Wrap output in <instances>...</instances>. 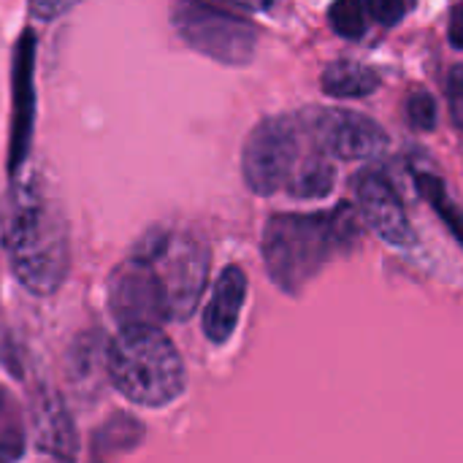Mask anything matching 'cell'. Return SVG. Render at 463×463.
Instances as JSON below:
<instances>
[{"mask_svg": "<svg viewBox=\"0 0 463 463\" xmlns=\"http://www.w3.org/2000/svg\"><path fill=\"white\" fill-rule=\"evenodd\" d=\"M0 244L27 293L52 296L68 279L71 225L41 171L14 176L0 195Z\"/></svg>", "mask_w": 463, "mask_h": 463, "instance_id": "obj_1", "label": "cell"}, {"mask_svg": "<svg viewBox=\"0 0 463 463\" xmlns=\"http://www.w3.org/2000/svg\"><path fill=\"white\" fill-rule=\"evenodd\" d=\"M361 239L358 212L350 201L326 212H279L266 220L260 255L269 279L285 293L298 296L339 252Z\"/></svg>", "mask_w": 463, "mask_h": 463, "instance_id": "obj_2", "label": "cell"}, {"mask_svg": "<svg viewBox=\"0 0 463 463\" xmlns=\"http://www.w3.org/2000/svg\"><path fill=\"white\" fill-rule=\"evenodd\" d=\"M106 372L111 388L144 410H163L187 388L184 361L160 326H122L109 342Z\"/></svg>", "mask_w": 463, "mask_h": 463, "instance_id": "obj_3", "label": "cell"}, {"mask_svg": "<svg viewBox=\"0 0 463 463\" xmlns=\"http://www.w3.org/2000/svg\"><path fill=\"white\" fill-rule=\"evenodd\" d=\"M171 24L193 52L228 68L252 62L258 52V27L241 14L206 0H176L171 8Z\"/></svg>", "mask_w": 463, "mask_h": 463, "instance_id": "obj_4", "label": "cell"}, {"mask_svg": "<svg viewBox=\"0 0 463 463\" xmlns=\"http://www.w3.org/2000/svg\"><path fill=\"white\" fill-rule=\"evenodd\" d=\"M133 250H138L157 266L168 290L174 320H187L198 309L209 279L206 241H201L190 231L152 228Z\"/></svg>", "mask_w": 463, "mask_h": 463, "instance_id": "obj_5", "label": "cell"}, {"mask_svg": "<svg viewBox=\"0 0 463 463\" xmlns=\"http://www.w3.org/2000/svg\"><path fill=\"white\" fill-rule=\"evenodd\" d=\"M304 128L298 117H263L247 136L241 149V179L250 193L269 198L288 187L301 160Z\"/></svg>", "mask_w": 463, "mask_h": 463, "instance_id": "obj_6", "label": "cell"}, {"mask_svg": "<svg viewBox=\"0 0 463 463\" xmlns=\"http://www.w3.org/2000/svg\"><path fill=\"white\" fill-rule=\"evenodd\" d=\"M106 304L117 326H163L174 320L165 282L157 266L138 250L122 260L106 282Z\"/></svg>", "mask_w": 463, "mask_h": 463, "instance_id": "obj_7", "label": "cell"}, {"mask_svg": "<svg viewBox=\"0 0 463 463\" xmlns=\"http://www.w3.org/2000/svg\"><path fill=\"white\" fill-rule=\"evenodd\" d=\"M298 122L320 152L345 163L374 160L388 146V133L366 114L345 109H307L298 114Z\"/></svg>", "mask_w": 463, "mask_h": 463, "instance_id": "obj_8", "label": "cell"}, {"mask_svg": "<svg viewBox=\"0 0 463 463\" xmlns=\"http://www.w3.org/2000/svg\"><path fill=\"white\" fill-rule=\"evenodd\" d=\"M355 198H358V214L385 244L396 250H410L418 244L410 214L396 187L383 171L364 168L355 176Z\"/></svg>", "mask_w": 463, "mask_h": 463, "instance_id": "obj_9", "label": "cell"}, {"mask_svg": "<svg viewBox=\"0 0 463 463\" xmlns=\"http://www.w3.org/2000/svg\"><path fill=\"white\" fill-rule=\"evenodd\" d=\"M35 38L24 33L16 43V62H14V122H11V152H8V171L16 176L27 160L30 141H33V117H35Z\"/></svg>", "mask_w": 463, "mask_h": 463, "instance_id": "obj_10", "label": "cell"}, {"mask_svg": "<svg viewBox=\"0 0 463 463\" xmlns=\"http://www.w3.org/2000/svg\"><path fill=\"white\" fill-rule=\"evenodd\" d=\"M30 426H33V439L35 448L60 461H73L79 458V437L73 418L65 407V402L52 391V388H38L33 402H30Z\"/></svg>", "mask_w": 463, "mask_h": 463, "instance_id": "obj_11", "label": "cell"}, {"mask_svg": "<svg viewBox=\"0 0 463 463\" xmlns=\"http://www.w3.org/2000/svg\"><path fill=\"white\" fill-rule=\"evenodd\" d=\"M247 301V274L239 266H225L212 288L209 304L203 307L201 328L212 345H225L239 328L241 309Z\"/></svg>", "mask_w": 463, "mask_h": 463, "instance_id": "obj_12", "label": "cell"}, {"mask_svg": "<svg viewBox=\"0 0 463 463\" xmlns=\"http://www.w3.org/2000/svg\"><path fill=\"white\" fill-rule=\"evenodd\" d=\"M320 87L328 98H339V100H355V98H366L380 87V76L374 68L355 62V60H336L331 65H326L323 76H320Z\"/></svg>", "mask_w": 463, "mask_h": 463, "instance_id": "obj_13", "label": "cell"}, {"mask_svg": "<svg viewBox=\"0 0 463 463\" xmlns=\"http://www.w3.org/2000/svg\"><path fill=\"white\" fill-rule=\"evenodd\" d=\"M334 184H336V168L328 163V155L320 152L315 157L298 160L285 190L298 201H320L331 195Z\"/></svg>", "mask_w": 463, "mask_h": 463, "instance_id": "obj_14", "label": "cell"}, {"mask_svg": "<svg viewBox=\"0 0 463 463\" xmlns=\"http://www.w3.org/2000/svg\"><path fill=\"white\" fill-rule=\"evenodd\" d=\"M27 450V426L16 399L0 385V461H19Z\"/></svg>", "mask_w": 463, "mask_h": 463, "instance_id": "obj_15", "label": "cell"}, {"mask_svg": "<svg viewBox=\"0 0 463 463\" xmlns=\"http://www.w3.org/2000/svg\"><path fill=\"white\" fill-rule=\"evenodd\" d=\"M415 184H418V193L429 201V206L439 214V220L448 225V231L458 239V244L463 247V212L450 198L448 184L439 176L426 174V171H415Z\"/></svg>", "mask_w": 463, "mask_h": 463, "instance_id": "obj_16", "label": "cell"}, {"mask_svg": "<svg viewBox=\"0 0 463 463\" xmlns=\"http://www.w3.org/2000/svg\"><path fill=\"white\" fill-rule=\"evenodd\" d=\"M366 5L364 0H334L328 5V24L334 27V33L339 38L347 41H358L366 35L369 19H366Z\"/></svg>", "mask_w": 463, "mask_h": 463, "instance_id": "obj_17", "label": "cell"}, {"mask_svg": "<svg viewBox=\"0 0 463 463\" xmlns=\"http://www.w3.org/2000/svg\"><path fill=\"white\" fill-rule=\"evenodd\" d=\"M407 119L415 130L431 133L439 125V103L429 90H415L407 98Z\"/></svg>", "mask_w": 463, "mask_h": 463, "instance_id": "obj_18", "label": "cell"}, {"mask_svg": "<svg viewBox=\"0 0 463 463\" xmlns=\"http://www.w3.org/2000/svg\"><path fill=\"white\" fill-rule=\"evenodd\" d=\"M445 95H448V111L453 125L463 133V65H453L445 81Z\"/></svg>", "mask_w": 463, "mask_h": 463, "instance_id": "obj_19", "label": "cell"}, {"mask_svg": "<svg viewBox=\"0 0 463 463\" xmlns=\"http://www.w3.org/2000/svg\"><path fill=\"white\" fill-rule=\"evenodd\" d=\"M364 5L383 27H396L407 14L404 0H364Z\"/></svg>", "mask_w": 463, "mask_h": 463, "instance_id": "obj_20", "label": "cell"}, {"mask_svg": "<svg viewBox=\"0 0 463 463\" xmlns=\"http://www.w3.org/2000/svg\"><path fill=\"white\" fill-rule=\"evenodd\" d=\"M30 3V14L41 22H52L60 19L62 14H68L73 5H79L81 0H27Z\"/></svg>", "mask_w": 463, "mask_h": 463, "instance_id": "obj_21", "label": "cell"}, {"mask_svg": "<svg viewBox=\"0 0 463 463\" xmlns=\"http://www.w3.org/2000/svg\"><path fill=\"white\" fill-rule=\"evenodd\" d=\"M448 38L453 43V49L463 52V0L453 8V16H450V27H448Z\"/></svg>", "mask_w": 463, "mask_h": 463, "instance_id": "obj_22", "label": "cell"}, {"mask_svg": "<svg viewBox=\"0 0 463 463\" xmlns=\"http://www.w3.org/2000/svg\"><path fill=\"white\" fill-rule=\"evenodd\" d=\"M220 3L241 8V11H252V14H263V11H271L277 5V0H220Z\"/></svg>", "mask_w": 463, "mask_h": 463, "instance_id": "obj_23", "label": "cell"}]
</instances>
